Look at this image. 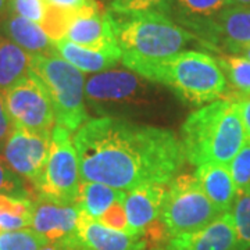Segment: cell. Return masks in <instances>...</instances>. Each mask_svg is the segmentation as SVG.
<instances>
[{
  "instance_id": "13",
  "label": "cell",
  "mask_w": 250,
  "mask_h": 250,
  "mask_svg": "<svg viewBox=\"0 0 250 250\" xmlns=\"http://www.w3.org/2000/svg\"><path fill=\"white\" fill-rule=\"evenodd\" d=\"M143 78L134 71L107 70L92 75L85 82V98L90 104L123 103L139 98L146 89Z\"/></svg>"
},
{
  "instance_id": "38",
  "label": "cell",
  "mask_w": 250,
  "mask_h": 250,
  "mask_svg": "<svg viewBox=\"0 0 250 250\" xmlns=\"http://www.w3.org/2000/svg\"><path fill=\"white\" fill-rule=\"evenodd\" d=\"M233 4L238 6H250V0H232Z\"/></svg>"
},
{
  "instance_id": "37",
  "label": "cell",
  "mask_w": 250,
  "mask_h": 250,
  "mask_svg": "<svg viewBox=\"0 0 250 250\" xmlns=\"http://www.w3.org/2000/svg\"><path fill=\"white\" fill-rule=\"evenodd\" d=\"M239 54H241V56H243V57H246L248 60H250V46L245 47V49H242L241 52H239Z\"/></svg>"
},
{
  "instance_id": "28",
  "label": "cell",
  "mask_w": 250,
  "mask_h": 250,
  "mask_svg": "<svg viewBox=\"0 0 250 250\" xmlns=\"http://www.w3.org/2000/svg\"><path fill=\"white\" fill-rule=\"evenodd\" d=\"M0 195L20 197V199H32L31 193L25 188V182L20 175L9 167L6 160L0 154Z\"/></svg>"
},
{
  "instance_id": "31",
  "label": "cell",
  "mask_w": 250,
  "mask_h": 250,
  "mask_svg": "<svg viewBox=\"0 0 250 250\" xmlns=\"http://www.w3.org/2000/svg\"><path fill=\"white\" fill-rule=\"evenodd\" d=\"M98 221L103 224V225L108 227V228H113V229H118V231H124V232L129 233L124 203H116L114 206H111L107 211L99 218Z\"/></svg>"
},
{
  "instance_id": "5",
  "label": "cell",
  "mask_w": 250,
  "mask_h": 250,
  "mask_svg": "<svg viewBox=\"0 0 250 250\" xmlns=\"http://www.w3.org/2000/svg\"><path fill=\"white\" fill-rule=\"evenodd\" d=\"M29 75L41 83L52 102L56 124L77 132L88 118L83 72L59 53L32 56Z\"/></svg>"
},
{
  "instance_id": "11",
  "label": "cell",
  "mask_w": 250,
  "mask_h": 250,
  "mask_svg": "<svg viewBox=\"0 0 250 250\" xmlns=\"http://www.w3.org/2000/svg\"><path fill=\"white\" fill-rule=\"evenodd\" d=\"M152 250H236L232 214L223 213L203 229L167 238Z\"/></svg>"
},
{
  "instance_id": "32",
  "label": "cell",
  "mask_w": 250,
  "mask_h": 250,
  "mask_svg": "<svg viewBox=\"0 0 250 250\" xmlns=\"http://www.w3.org/2000/svg\"><path fill=\"white\" fill-rule=\"evenodd\" d=\"M14 128L16 125L9 114V110L4 102V95L0 92V154L3 152L4 145L7 143L9 138L13 134Z\"/></svg>"
},
{
  "instance_id": "15",
  "label": "cell",
  "mask_w": 250,
  "mask_h": 250,
  "mask_svg": "<svg viewBox=\"0 0 250 250\" xmlns=\"http://www.w3.org/2000/svg\"><path fill=\"white\" fill-rule=\"evenodd\" d=\"M75 239L81 250H146L149 248L143 235L108 228L83 213L81 214Z\"/></svg>"
},
{
  "instance_id": "39",
  "label": "cell",
  "mask_w": 250,
  "mask_h": 250,
  "mask_svg": "<svg viewBox=\"0 0 250 250\" xmlns=\"http://www.w3.org/2000/svg\"><path fill=\"white\" fill-rule=\"evenodd\" d=\"M102 1H107V3H110V1H111V0H102Z\"/></svg>"
},
{
  "instance_id": "20",
  "label": "cell",
  "mask_w": 250,
  "mask_h": 250,
  "mask_svg": "<svg viewBox=\"0 0 250 250\" xmlns=\"http://www.w3.org/2000/svg\"><path fill=\"white\" fill-rule=\"evenodd\" d=\"M57 53L80 71L103 72L111 70L117 62H121V52H98L75 45L67 39L54 42Z\"/></svg>"
},
{
  "instance_id": "3",
  "label": "cell",
  "mask_w": 250,
  "mask_h": 250,
  "mask_svg": "<svg viewBox=\"0 0 250 250\" xmlns=\"http://www.w3.org/2000/svg\"><path fill=\"white\" fill-rule=\"evenodd\" d=\"M185 159L192 166H229L246 143L239 104L215 100L190 113L181 128Z\"/></svg>"
},
{
  "instance_id": "12",
  "label": "cell",
  "mask_w": 250,
  "mask_h": 250,
  "mask_svg": "<svg viewBox=\"0 0 250 250\" xmlns=\"http://www.w3.org/2000/svg\"><path fill=\"white\" fill-rule=\"evenodd\" d=\"M81 214L78 205H62L36 196L32 199L31 228L46 236L49 242L71 239L78 231Z\"/></svg>"
},
{
  "instance_id": "22",
  "label": "cell",
  "mask_w": 250,
  "mask_h": 250,
  "mask_svg": "<svg viewBox=\"0 0 250 250\" xmlns=\"http://www.w3.org/2000/svg\"><path fill=\"white\" fill-rule=\"evenodd\" d=\"M126 192L100 182L82 181L77 205L81 211L93 220H99L116 203H124Z\"/></svg>"
},
{
  "instance_id": "10",
  "label": "cell",
  "mask_w": 250,
  "mask_h": 250,
  "mask_svg": "<svg viewBox=\"0 0 250 250\" xmlns=\"http://www.w3.org/2000/svg\"><path fill=\"white\" fill-rule=\"evenodd\" d=\"M75 45L98 52H121L114 34L113 16L99 3L82 9L72 20L65 38Z\"/></svg>"
},
{
  "instance_id": "14",
  "label": "cell",
  "mask_w": 250,
  "mask_h": 250,
  "mask_svg": "<svg viewBox=\"0 0 250 250\" xmlns=\"http://www.w3.org/2000/svg\"><path fill=\"white\" fill-rule=\"evenodd\" d=\"M232 0H172L171 18L199 39L202 45L214 46V20Z\"/></svg>"
},
{
  "instance_id": "16",
  "label": "cell",
  "mask_w": 250,
  "mask_h": 250,
  "mask_svg": "<svg viewBox=\"0 0 250 250\" xmlns=\"http://www.w3.org/2000/svg\"><path fill=\"white\" fill-rule=\"evenodd\" d=\"M167 185L150 184L126 192L124 202L129 233L143 235L146 228L156 223L161 214Z\"/></svg>"
},
{
  "instance_id": "34",
  "label": "cell",
  "mask_w": 250,
  "mask_h": 250,
  "mask_svg": "<svg viewBox=\"0 0 250 250\" xmlns=\"http://www.w3.org/2000/svg\"><path fill=\"white\" fill-rule=\"evenodd\" d=\"M235 103L239 104L242 123H243L245 135H246V143H250V95L242 98L239 102H235Z\"/></svg>"
},
{
  "instance_id": "35",
  "label": "cell",
  "mask_w": 250,
  "mask_h": 250,
  "mask_svg": "<svg viewBox=\"0 0 250 250\" xmlns=\"http://www.w3.org/2000/svg\"><path fill=\"white\" fill-rule=\"evenodd\" d=\"M41 250H81V248L74 236L71 239H65V241L49 242L45 248H42Z\"/></svg>"
},
{
  "instance_id": "21",
  "label": "cell",
  "mask_w": 250,
  "mask_h": 250,
  "mask_svg": "<svg viewBox=\"0 0 250 250\" xmlns=\"http://www.w3.org/2000/svg\"><path fill=\"white\" fill-rule=\"evenodd\" d=\"M32 56L0 34V92L4 93L27 78Z\"/></svg>"
},
{
  "instance_id": "8",
  "label": "cell",
  "mask_w": 250,
  "mask_h": 250,
  "mask_svg": "<svg viewBox=\"0 0 250 250\" xmlns=\"http://www.w3.org/2000/svg\"><path fill=\"white\" fill-rule=\"evenodd\" d=\"M3 95L16 126L34 134L52 136L54 126L57 125L53 106L38 81L28 75Z\"/></svg>"
},
{
  "instance_id": "25",
  "label": "cell",
  "mask_w": 250,
  "mask_h": 250,
  "mask_svg": "<svg viewBox=\"0 0 250 250\" xmlns=\"http://www.w3.org/2000/svg\"><path fill=\"white\" fill-rule=\"evenodd\" d=\"M236 250H250V189L238 192L232 205Z\"/></svg>"
},
{
  "instance_id": "7",
  "label": "cell",
  "mask_w": 250,
  "mask_h": 250,
  "mask_svg": "<svg viewBox=\"0 0 250 250\" xmlns=\"http://www.w3.org/2000/svg\"><path fill=\"white\" fill-rule=\"evenodd\" d=\"M72 132L56 125L52 132L49 159L34 190L36 196L62 205H77L82 179Z\"/></svg>"
},
{
  "instance_id": "4",
  "label": "cell",
  "mask_w": 250,
  "mask_h": 250,
  "mask_svg": "<svg viewBox=\"0 0 250 250\" xmlns=\"http://www.w3.org/2000/svg\"><path fill=\"white\" fill-rule=\"evenodd\" d=\"M114 34L123 57L164 59L182 52L196 36L159 13L113 14ZM121 57V59H123Z\"/></svg>"
},
{
  "instance_id": "1",
  "label": "cell",
  "mask_w": 250,
  "mask_h": 250,
  "mask_svg": "<svg viewBox=\"0 0 250 250\" xmlns=\"http://www.w3.org/2000/svg\"><path fill=\"white\" fill-rule=\"evenodd\" d=\"M82 181L120 190L168 185L185 164L182 143L171 129L116 117L88 120L72 136Z\"/></svg>"
},
{
  "instance_id": "17",
  "label": "cell",
  "mask_w": 250,
  "mask_h": 250,
  "mask_svg": "<svg viewBox=\"0 0 250 250\" xmlns=\"http://www.w3.org/2000/svg\"><path fill=\"white\" fill-rule=\"evenodd\" d=\"M250 46V6L232 4L214 20V49L239 54Z\"/></svg>"
},
{
  "instance_id": "29",
  "label": "cell",
  "mask_w": 250,
  "mask_h": 250,
  "mask_svg": "<svg viewBox=\"0 0 250 250\" xmlns=\"http://www.w3.org/2000/svg\"><path fill=\"white\" fill-rule=\"evenodd\" d=\"M49 0H11L10 11L20 17L27 18L29 21L42 25L50 9Z\"/></svg>"
},
{
  "instance_id": "26",
  "label": "cell",
  "mask_w": 250,
  "mask_h": 250,
  "mask_svg": "<svg viewBox=\"0 0 250 250\" xmlns=\"http://www.w3.org/2000/svg\"><path fill=\"white\" fill-rule=\"evenodd\" d=\"M49 239L32 228H21L0 233V250H41Z\"/></svg>"
},
{
  "instance_id": "19",
  "label": "cell",
  "mask_w": 250,
  "mask_h": 250,
  "mask_svg": "<svg viewBox=\"0 0 250 250\" xmlns=\"http://www.w3.org/2000/svg\"><path fill=\"white\" fill-rule=\"evenodd\" d=\"M0 34L9 38L31 56L57 53L54 41H52L41 25L9 11L0 21Z\"/></svg>"
},
{
  "instance_id": "6",
  "label": "cell",
  "mask_w": 250,
  "mask_h": 250,
  "mask_svg": "<svg viewBox=\"0 0 250 250\" xmlns=\"http://www.w3.org/2000/svg\"><path fill=\"white\" fill-rule=\"evenodd\" d=\"M220 214L195 175H177L167 185L160 221L168 238L203 229Z\"/></svg>"
},
{
  "instance_id": "24",
  "label": "cell",
  "mask_w": 250,
  "mask_h": 250,
  "mask_svg": "<svg viewBox=\"0 0 250 250\" xmlns=\"http://www.w3.org/2000/svg\"><path fill=\"white\" fill-rule=\"evenodd\" d=\"M32 199L0 195V233L31 228Z\"/></svg>"
},
{
  "instance_id": "2",
  "label": "cell",
  "mask_w": 250,
  "mask_h": 250,
  "mask_svg": "<svg viewBox=\"0 0 250 250\" xmlns=\"http://www.w3.org/2000/svg\"><path fill=\"white\" fill-rule=\"evenodd\" d=\"M121 62L143 80L168 86L192 106L224 100L228 92V82L217 57L206 52L182 50L164 59L123 57Z\"/></svg>"
},
{
  "instance_id": "30",
  "label": "cell",
  "mask_w": 250,
  "mask_h": 250,
  "mask_svg": "<svg viewBox=\"0 0 250 250\" xmlns=\"http://www.w3.org/2000/svg\"><path fill=\"white\" fill-rule=\"evenodd\" d=\"M238 192L250 189V143H245L228 166Z\"/></svg>"
},
{
  "instance_id": "23",
  "label": "cell",
  "mask_w": 250,
  "mask_h": 250,
  "mask_svg": "<svg viewBox=\"0 0 250 250\" xmlns=\"http://www.w3.org/2000/svg\"><path fill=\"white\" fill-rule=\"evenodd\" d=\"M220 64L228 82V92L224 100L239 102L250 95V60L236 54H218Z\"/></svg>"
},
{
  "instance_id": "27",
  "label": "cell",
  "mask_w": 250,
  "mask_h": 250,
  "mask_svg": "<svg viewBox=\"0 0 250 250\" xmlns=\"http://www.w3.org/2000/svg\"><path fill=\"white\" fill-rule=\"evenodd\" d=\"M172 0H111L108 11L113 14H139V13H159L171 17Z\"/></svg>"
},
{
  "instance_id": "9",
  "label": "cell",
  "mask_w": 250,
  "mask_h": 250,
  "mask_svg": "<svg viewBox=\"0 0 250 250\" xmlns=\"http://www.w3.org/2000/svg\"><path fill=\"white\" fill-rule=\"evenodd\" d=\"M50 141L52 136L16 126L3 147L1 157L17 175L35 187L49 159Z\"/></svg>"
},
{
  "instance_id": "36",
  "label": "cell",
  "mask_w": 250,
  "mask_h": 250,
  "mask_svg": "<svg viewBox=\"0 0 250 250\" xmlns=\"http://www.w3.org/2000/svg\"><path fill=\"white\" fill-rule=\"evenodd\" d=\"M11 0H0V21L9 14Z\"/></svg>"
},
{
  "instance_id": "18",
  "label": "cell",
  "mask_w": 250,
  "mask_h": 250,
  "mask_svg": "<svg viewBox=\"0 0 250 250\" xmlns=\"http://www.w3.org/2000/svg\"><path fill=\"white\" fill-rule=\"evenodd\" d=\"M195 178L220 213H229L238 190L228 166L206 163L197 166Z\"/></svg>"
},
{
  "instance_id": "33",
  "label": "cell",
  "mask_w": 250,
  "mask_h": 250,
  "mask_svg": "<svg viewBox=\"0 0 250 250\" xmlns=\"http://www.w3.org/2000/svg\"><path fill=\"white\" fill-rule=\"evenodd\" d=\"M49 3L54 7H59V9L81 10L89 7L98 1L96 0H49Z\"/></svg>"
}]
</instances>
